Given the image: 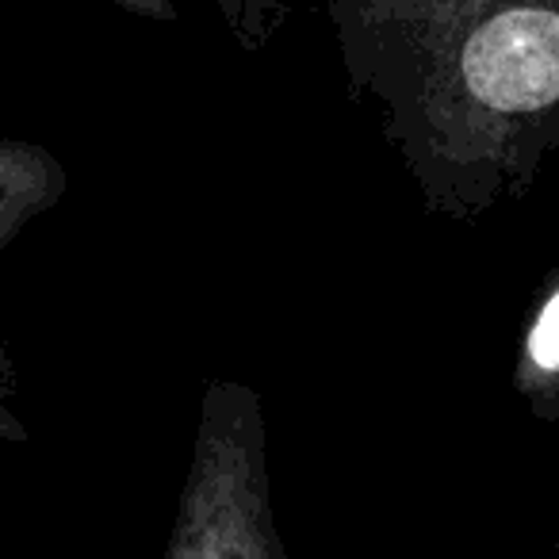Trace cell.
Returning <instances> with one entry per match:
<instances>
[{"mask_svg":"<svg viewBox=\"0 0 559 559\" xmlns=\"http://www.w3.org/2000/svg\"><path fill=\"white\" fill-rule=\"evenodd\" d=\"M127 9H139V12H150V16H169L165 9V0H123Z\"/></svg>","mask_w":559,"mask_h":559,"instance_id":"cell-3","label":"cell"},{"mask_svg":"<svg viewBox=\"0 0 559 559\" xmlns=\"http://www.w3.org/2000/svg\"><path fill=\"white\" fill-rule=\"evenodd\" d=\"M556 559H559V556H556Z\"/></svg>","mask_w":559,"mask_h":559,"instance_id":"cell-4","label":"cell"},{"mask_svg":"<svg viewBox=\"0 0 559 559\" xmlns=\"http://www.w3.org/2000/svg\"><path fill=\"white\" fill-rule=\"evenodd\" d=\"M513 391L540 421H559V272L544 288L528 330L521 337Z\"/></svg>","mask_w":559,"mask_h":559,"instance_id":"cell-2","label":"cell"},{"mask_svg":"<svg viewBox=\"0 0 559 559\" xmlns=\"http://www.w3.org/2000/svg\"><path fill=\"white\" fill-rule=\"evenodd\" d=\"M165 559H288L269 502L264 421L249 388L215 383L203 399L192 472Z\"/></svg>","mask_w":559,"mask_h":559,"instance_id":"cell-1","label":"cell"}]
</instances>
